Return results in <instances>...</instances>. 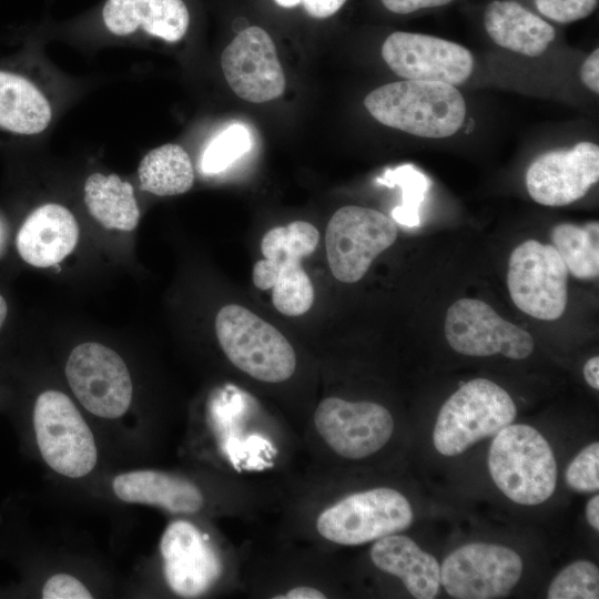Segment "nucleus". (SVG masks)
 I'll list each match as a JSON object with an SVG mask.
<instances>
[{
  "label": "nucleus",
  "instance_id": "nucleus-1",
  "mask_svg": "<svg viewBox=\"0 0 599 599\" xmlns=\"http://www.w3.org/2000/svg\"><path fill=\"white\" fill-rule=\"evenodd\" d=\"M364 105L384 125L432 139L456 133L466 115L461 93L443 82L404 80L388 83L368 93Z\"/></svg>",
  "mask_w": 599,
  "mask_h": 599
},
{
  "label": "nucleus",
  "instance_id": "nucleus-2",
  "mask_svg": "<svg viewBox=\"0 0 599 599\" xmlns=\"http://www.w3.org/2000/svg\"><path fill=\"white\" fill-rule=\"evenodd\" d=\"M319 233L306 221H294L267 231L261 241L264 258L252 271L254 285L272 290L275 308L287 316H300L309 311L314 302V287L302 267V258L317 247Z\"/></svg>",
  "mask_w": 599,
  "mask_h": 599
},
{
  "label": "nucleus",
  "instance_id": "nucleus-3",
  "mask_svg": "<svg viewBox=\"0 0 599 599\" xmlns=\"http://www.w3.org/2000/svg\"><path fill=\"white\" fill-rule=\"evenodd\" d=\"M488 468L501 493L520 505L541 504L556 489L557 463L552 449L529 425L509 424L495 435Z\"/></svg>",
  "mask_w": 599,
  "mask_h": 599
},
{
  "label": "nucleus",
  "instance_id": "nucleus-4",
  "mask_svg": "<svg viewBox=\"0 0 599 599\" xmlns=\"http://www.w3.org/2000/svg\"><path fill=\"white\" fill-rule=\"evenodd\" d=\"M220 346L230 362L251 377L266 383L288 379L296 354L287 338L250 309L230 304L215 318Z\"/></svg>",
  "mask_w": 599,
  "mask_h": 599
},
{
  "label": "nucleus",
  "instance_id": "nucleus-5",
  "mask_svg": "<svg viewBox=\"0 0 599 599\" xmlns=\"http://www.w3.org/2000/svg\"><path fill=\"white\" fill-rule=\"evenodd\" d=\"M516 414L514 400L499 385L486 378L469 380L440 408L434 446L444 456L459 455L511 424Z\"/></svg>",
  "mask_w": 599,
  "mask_h": 599
},
{
  "label": "nucleus",
  "instance_id": "nucleus-6",
  "mask_svg": "<svg viewBox=\"0 0 599 599\" xmlns=\"http://www.w3.org/2000/svg\"><path fill=\"white\" fill-rule=\"evenodd\" d=\"M32 422L40 454L53 470L70 478L93 470L98 459L93 434L65 394L58 390L40 394Z\"/></svg>",
  "mask_w": 599,
  "mask_h": 599
},
{
  "label": "nucleus",
  "instance_id": "nucleus-7",
  "mask_svg": "<svg viewBox=\"0 0 599 599\" xmlns=\"http://www.w3.org/2000/svg\"><path fill=\"white\" fill-rule=\"evenodd\" d=\"M412 521L407 498L393 488L380 487L352 494L326 508L316 528L329 541L355 546L405 530Z\"/></svg>",
  "mask_w": 599,
  "mask_h": 599
},
{
  "label": "nucleus",
  "instance_id": "nucleus-8",
  "mask_svg": "<svg viewBox=\"0 0 599 599\" xmlns=\"http://www.w3.org/2000/svg\"><path fill=\"white\" fill-rule=\"evenodd\" d=\"M397 225L384 213L357 205L338 209L326 226L329 268L341 282L355 283L397 238Z\"/></svg>",
  "mask_w": 599,
  "mask_h": 599
},
{
  "label": "nucleus",
  "instance_id": "nucleus-9",
  "mask_svg": "<svg viewBox=\"0 0 599 599\" xmlns=\"http://www.w3.org/2000/svg\"><path fill=\"white\" fill-rule=\"evenodd\" d=\"M568 270L550 244L528 240L511 253L507 286L514 304L544 321L558 319L568 301Z\"/></svg>",
  "mask_w": 599,
  "mask_h": 599
},
{
  "label": "nucleus",
  "instance_id": "nucleus-10",
  "mask_svg": "<svg viewBox=\"0 0 599 599\" xmlns=\"http://www.w3.org/2000/svg\"><path fill=\"white\" fill-rule=\"evenodd\" d=\"M65 376L80 404L95 416L118 418L131 405L129 369L118 353L102 344L75 346L67 361Z\"/></svg>",
  "mask_w": 599,
  "mask_h": 599
},
{
  "label": "nucleus",
  "instance_id": "nucleus-11",
  "mask_svg": "<svg viewBox=\"0 0 599 599\" xmlns=\"http://www.w3.org/2000/svg\"><path fill=\"white\" fill-rule=\"evenodd\" d=\"M522 560L512 549L471 542L453 551L440 567V583L457 599L506 597L518 583Z\"/></svg>",
  "mask_w": 599,
  "mask_h": 599
},
{
  "label": "nucleus",
  "instance_id": "nucleus-12",
  "mask_svg": "<svg viewBox=\"0 0 599 599\" xmlns=\"http://www.w3.org/2000/svg\"><path fill=\"white\" fill-rule=\"evenodd\" d=\"M445 336L453 349L468 356L499 353L524 359L534 351L528 332L504 319L484 301L474 298H460L448 308Z\"/></svg>",
  "mask_w": 599,
  "mask_h": 599
},
{
  "label": "nucleus",
  "instance_id": "nucleus-13",
  "mask_svg": "<svg viewBox=\"0 0 599 599\" xmlns=\"http://www.w3.org/2000/svg\"><path fill=\"white\" fill-rule=\"evenodd\" d=\"M314 424L327 446L347 459H362L378 451L394 430V419L384 406L339 397H327L318 404Z\"/></svg>",
  "mask_w": 599,
  "mask_h": 599
},
{
  "label": "nucleus",
  "instance_id": "nucleus-14",
  "mask_svg": "<svg viewBox=\"0 0 599 599\" xmlns=\"http://www.w3.org/2000/svg\"><path fill=\"white\" fill-rule=\"evenodd\" d=\"M382 57L389 69L406 80L464 83L474 59L465 47L437 37L397 31L383 43Z\"/></svg>",
  "mask_w": 599,
  "mask_h": 599
},
{
  "label": "nucleus",
  "instance_id": "nucleus-15",
  "mask_svg": "<svg viewBox=\"0 0 599 599\" xmlns=\"http://www.w3.org/2000/svg\"><path fill=\"white\" fill-rule=\"evenodd\" d=\"M221 67L225 80L241 99L262 103L285 90V75L275 44L260 27L242 30L224 49Z\"/></svg>",
  "mask_w": 599,
  "mask_h": 599
},
{
  "label": "nucleus",
  "instance_id": "nucleus-16",
  "mask_svg": "<svg viewBox=\"0 0 599 599\" xmlns=\"http://www.w3.org/2000/svg\"><path fill=\"white\" fill-rule=\"evenodd\" d=\"M599 179V148L591 142L546 152L526 173L530 197L546 206H564L583 197Z\"/></svg>",
  "mask_w": 599,
  "mask_h": 599
},
{
  "label": "nucleus",
  "instance_id": "nucleus-17",
  "mask_svg": "<svg viewBox=\"0 0 599 599\" xmlns=\"http://www.w3.org/2000/svg\"><path fill=\"white\" fill-rule=\"evenodd\" d=\"M160 552L165 580L180 597L202 596L222 573L220 556L207 535L186 520H175L166 527Z\"/></svg>",
  "mask_w": 599,
  "mask_h": 599
},
{
  "label": "nucleus",
  "instance_id": "nucleus-18",
  "mask_svg": "<svg viewBox=\"0 0 599 599\" xmlns=\"http://www.w3.org/2000/svg\"><path fill=\"white\" fill-rule=\"evenodd\" d=\"M101 19L106 31L115 37L142 31L177 42L189 29L190 12L183 0H105Z\"/></svg>",
  "mask_w": 599,
  "mask_h": 599
},
{
  "label": "nucleus",
  "instance_id": "nucleus-19",
  "mask_svg": "<svg viewBox=\"0 0 599 599\" xmlns=\"http://www.w3.org/2000/svg\"><path fill=\"white\" fill-rule=\"evenodd\" d=\"M79 226L65 206L45 203L34 209L20 226L16 245L19 255L35 267L59 264L75 247Z\"/></svg>",
  "mask_w": 599,
  "mask_h": 599
},
{
  "label": "nucleus",
  "instance_id": "nucleus-20",
  "mask_svg": "<svg viewBox=\"0 0 599 599\" xmlns=\"http://www.w3.org/2000/svg\"><path fill=\"white\" fill-rule=\"evenodd\" d=\"M370 559L382 571L398 577L413 597H436L440 586L438 561L409 537L392 534L377 539Z\"/></svg>",
  "mask_w": 599,
  "mask_h": 599
},
{
  "label": "nucleus",
  "instance_id": "nucleus-21",
  "mask_svg": "<svg viewBox=\"0 0 599 599\" xmlns=\"http://www.w3.org/2000/svg\"><path fill=\"white\" fill-rule=\"evenodd\" d=\"M112 488L125 502L158 506L175 514L196 512L203 506V495L193 483L156 470L121 474L113 479Z\"/></svg>",
  "mask_w": 599,
  "mask_h": 599
},
{
  "label": "nucleus",
  "instance_id": "nucleus-22",
  "mask_svg": "<svg viewBox=\"0 0 599 599\" xmlns=\"http://www.w3.org/2000/svg\"><path fill=\"white\" fill-rule=\"evenodd\" d=\"M52 119L51 102L35 82L0 68V131L34 136L45 131Z\"/></svg>",
  "mask_w": 599,
  "mask_h": 599
},
{
  "label": "nucleus",
  "instance_id": "nucleus-23",
  "mask_svg": "<svg viewBox=\"0 0 599 599\" xmlns=\"http://www.w3.org/2000/svg\"><path fill=\"white\" fill-rule=\"evenodd\" d=\"M484 24L495 43L528 57L544 53L556 34L552 26L512 0L490 2Z\"/></svg>",
  "mask_w": 599,
  "mask_h": 599
},
{
  "label": "nucleus",
  "instance_id": "nucleus-24",
  "mask_svg": "<svg viewBox=\"0 0 599 599\" xmlns=\"http://www.w3.org/2000/svg\"><path fill=\"white\" fill-rule=\"evenodd\" d=\"M89 213L108 230L132 231L140 219L133 186L116 174L93 173L84 183Z\"/></svg>",
  "mask_w": 599,
  "mask_h": 599
},
{
  "label": "nucleus",
  "instance_id": "nucleus-25",
  "mask_svg": "<svg viewBox=\"0 0 599 599\" xmlns=\"http://www.w3.org/2000/svg\"><path fill=\"white\" fill-rule=\"evenodd\" d=\"M140 187L158 196L185 193L194 182L193 164L179 144L166 143L149 151L138 169Z\"/></svg>",
  "mask_w": 599,
  "mask_h": 599
},
{
  "label": "nucleus",
  "instance_id": "nucleus-26",
  "mask_svg": "<svg viewBox=\"0 0 599 599\" xmlns=\"http://www.w3.org/2000/svg\"><path fill=\"white\" fill-rule=\"evenodd\" d=\"M551 245L562 258L567 270L580 280L599 275V223L583 225L561 223L550 232Z\"/></svg>",
  "mask_w": 599,
  "mask_h": 599
},
{
  "label": "nucleus",
  "instance_id": "nucleus-27",
  "mask_svg": "<svg viewBox=\"0 0 599 599\" xmlns=\"http://www.w3.org/2000/svg\"><path fill=\"white\" fill-rule=\"evenodd\" d=\"M377 182L393 187L398 185L402 189V204L396 206L393 219L405 226H417L419 224V207L424 202L425 194L432 182L427 175L418 171L410 164H404L396 169H388Z\"/></svg>",
  "mask_w": 599,
  "mask_h": 599
},
{
  "label": "nucleus",
  "instance_id": "nucleus-28",
  "mask_svg": "<svg viewBox=\"0 0 599 599\" xmlns=\"http://www.w3.org/2000/svg\"><path fill=\"white\" fill-rule=\"evenodd\" d=\"M252 146L248 129L234 123L216 134L204 149L200 169L206 175L223 172Z\"/></svg>",
  "mask_w": 599,
  "mask_h": 599
},
{
  "label": "nucleus",
  "instance_id": "nucleus-29",
  "mask_svg": "<svg viewBox=\"0 0 599 599\" xmlns=\"http://www.w3.org/2000/svg\"><path fill=\"white\" fill-rule=\"evenodd\" d=\"M549 599L599 598V570L587 560H577L564 568L548 588Z\"/></svg>",
  "mask_w": 599,
  "mask_h": 599
},
{
  "label": "nucleus",
  "instance_id": "nucleus-30",
  "mask_svg": "<svg viewBox=\"0 0 599 599\" xmlns=\"http://www.w3.org/2000/svg\"><path fill=\"white\" fill-rule=\"evenodd\" d=\"M567 485L579 493H593L599 489V444L585 447L566 469Z\"/></svg>",
  "mask_w": 599,
  "mask_h": 599
},
{
  "label": "nucleus",
  "instance_id": "nucleus-31",
  "mask_svg": "<svg viewBox=\"0 0 599 599\" xmlns=\"http://www.w3.org/2000/svg\"><path fill=\"white\" fill-rule=\"evenodd\" d=\"M538 11L560 23L577 21L590 16L598 0H535Z\"/></svg>",
  "mask_w": 599,
  "mask_h": 599
},
{
  "label": "nucleus",
  "instance_id": "nucleus-32",
  "mask_svg": "<svg viewBox=\"0 0 599 599\" xmlns=\"http://www.w3.org/2000/svg\"><path fill=\"white\" fill-rule=\"evenodd\" d=\"M43 599H91L87 587L67 573H58L49 578L42 588Z\"/></svg>",
  "mask_w": 599,
  "mask_h": 599
},
{
  "label": "nucleus",
  "instance_id": "nucleus-33",
  "mask_svg": "<svg viewBox=\"0 0 599 599\" xmlns=\"http://www.w3.org/2000/svg\"><path fill=\"white\" fill-rule=\"evenodd\" d=\"M453 0H382L386 9L394 13L406 14L424 8L440 7Z\"/></svg>",
  "mask_w": 599,
  "mask_h": 599
},
{
  "label": "nucleus",
  "instance_id": "nucleus-34",
  "mask_svg": "<svg viewBox=\"0 0 599 599\" xmlns=\"http://www.w3.org/2000/svg\"><path fill=\"white\" fill-rule=\"evenodd\" d=\"M580 77L592 92H599V50H593L581 65Z\"/></svg>",
  "mask_w": 599,
  "mask_h": 599
},
{
  "label": "nucleus",
  "instance_id": "nucleus-35",
  "mask_svg": "<svg viewBox=\"0 0 599 599\" xmlns=\"http://www.w3.org/2000/svg\"><path fill=\"white\" fill-rule=\"evenodd\" d=\"M346 0H301L307 13L314 18H327L336 13Z\"/></svg>",
  "mask_w": 599,
  "mask_h": 599
},
{
  "label": "nucleus",
  "instance_id": "nucleus-36",
  "mask_svg": "<svg viewBox=\"0 0 599 599\" xmlns=\"http://www.w3.org/2000/svg\"><path fill=\"white\" fill-rule=\"evenodd\" d=\"M326 596L316 588L300 586L291 589L285 596H276V599H324Z\"/></svg>",
  "mask_w": 599,
  "mask_h": 599
},
{
  "label": "nucleus",
  "instance_id": "nucleus-37",
  "mask_svg": "<svg viewBox=\"0 0 599 599\" xmlns=\"http://www.w3.org/2000/svg\"><path fill=\"white\" fill-rule=\"evenodd\" d=\"M583 377L589 386L599 389V357L589 358L583 366Z\"/></svg>",
  "mask_w": 599,
  "mask_h": 599
},
{
  "label": "nucleus",
  "instance_id": "nucleus-38",
  "mask_svg": "<svg viewBox=\"0 0 599 599\" xmlns=\"http://www.w3.org/2000/svg\"><path fill=\"white\" fill-rule=\"evenodd\" d=\"M586 518L595 530H599V496L595 495L586 506Z\"/></svg>",
  "mask_w": 599,
  "mask_h": 599
},
{
  "label": "nucleus",
  "instance_id": "nucleus-39",
  "mask_svg": "<svg viewBox=\"0 0 599 599\" xmlns=\"http://www.w3.org/2000/svg\"><path fill=\"white\" fill-rule=\"evenodd\" d=\"M7 313H8L7 302L3 298V296L0 294V329L6 321Z\"/></svg>",
  "mask_w": 599,
  "mask_h": 599
},
{
  "label": "nucleus",
  "instance_id": "nucleus-40",
  "mask_svg": "<svg viewBox=\"0 0 599 599\" xmlns=\"http://www.w3.org/2000/svg\"><path fill=\"white\" fill-rule=\"evenodd\" d=\"M275 2L284 8H291L297 6L301 0H275Z\"/></svg>",
  "mask_w": 599,
  "mask_h": 599
}]
</instances>
